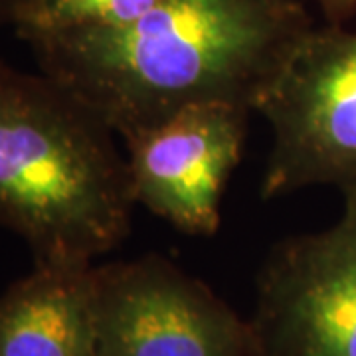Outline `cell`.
I'll list each match as a JSON object with an SVG mask.
<instances>
[{
  "instance_id": "5b68a950",
  "label": "cell",
  "mask_w": 356,
  "mask_h": 356,
  "mask_svg": "<svg viewBox=\"0 0 356 356\" xmlns=\"http://www.w3.org/2000/svg\"><path fill=\"white\" fill-rule=\"evenodd\" d=\"M331 228L275 243L250 318L259 356H356V191Z\"/></svg>"
},
{
  "instance_id": "8992f818",
  "label": "cell",
  "mask_w": 356,
  "mask_h": 356,
  "mask_svg": "<svg viewBox=\"0 0 356 356\" xmlns=\"http://www.w3.org/2000/svg\"><path fill=\"white\" fill-rule=\"evenodd\" d=\"M250 113L228 103L198 105L125 139L135 202L182 234L214 236Z\"/></svg>"
},
{
  "instance_id": "3957f363",
  "label": "cell",
  "mask_w": 356,
  "mask_h": 356,
  "mask_svg": "<svg viewBox=\"0 0 356 356\" xmlns=\"http://www.w3.org/2000/svg\"><path fill=\"white\" fill-rule=\"evenodd\" d=\"M255 111L271 133L264 200L309 186L356 191V32L313 26Z\"/></svg>"
},
{
  "instance_id": "7a4b0ae2",
  "label": "cell",
  "mask_w": 356,
  "mask_h": 356,
  "mask_svg": "<svg viewBox=\"0 0 356 356\" xmlns=\"http://www.w3.org/2000/svg\"><path fill=\"white\" fill-rule=\"evenodd\" d=\"M115 137L58 81L0 56V226L36 266L89 267L127 240L137 202Z\"/></svg>"
},
{
  "instance_id": "52a82bcc",
  "label": "cell",
  "mask_w": 356,
  "mask_h": 356,
  "mask_svg": "<svg viewBox=\"0 0 356 356\" xmlns=\"http://www.w3.org/2000/svg\"><path fill=\"white\" fill-rule=\"evenodd\" d=\"M93 266L48 267L0 297V356H97Z\"/></svg>"
},
{
  "instance_id": "30bf717a",
  "label": "cell",
  "mask_w": 356,
  "mask_h": 356,
  "mask_svg": "<svg viewBox=\"0 0 356 356\" xmlns=\"http://www.w3.org/2000/svg\"><path fill=\"white\" fill-rule=\"evenodd\" d=\"M34 0H0V28L14 26Z\"/></svg>"
},
{
  "instance_id": "ba28073f",
  "label": "cell",
  "mask_w": 356,
  "mask_h": 356,
  "mask_svg": "<svg viewBox=\"0 0 356 356\" xmlns=\"http://www.w3.org/2000/svg\"><path fill=\"white\" fill-rule=\"evenodd\" d=\"M165 0H34L13 26L22 40L64 30H115L137 22Z\"/></svg>"
},
{
  "instance_id": "9c48e42d",
  "label": "cell",
  "mask_w": 356,
  "mask_h": 356,
  "mask_svg": "<svg viewBox=\"0 0 356 356\" xmlns=\"http://www.w3.org/2000/svg\"><path fill=\"white\" fill-rule=\"evenodd\" d=\"M325 14L327 22L332 26H343L350 16L356 14V0H315Z\"/></svg>"
},
{
  "instance_id": "6da1fadb",
  "label": "cell",
  "mask_w": 356,
  "mask_h": 356,
  "mask_svg": "<svg viewBox=\"0 0 356 356\" xmlns=\"http://www.w3.org/2000/svg\"><path fill=\"white\" fill-rule=\"evenodd\" d=\"M313 26L299 0H165L125 28L22 42L42 74L125 140L198 105L255 111Z\"/></svg>"
},
{
  "instance_id": "277c9868",
  "label": "cell",
  "mask_w": 356,
  "mask_h": 356,
  "mask_svg": "<svg viewBox=\"0 0 356 356\" xmlns=\"http://www.w3.org/2000/svg\"><path fill=\"white\" fill-rule=\"evenodd\" d=\"M91 277L97 356H259L252 323L163 255Z\"/></svg>"
}]
</instances>
